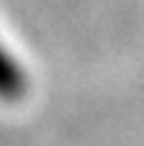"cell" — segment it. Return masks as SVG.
<instances>
[{"mask_svg":"<svg viewBox=\"0 0 144 146\" xmlns=\"http://www.w3.org/2000/svg\"><path fill=\"white\" fill-rule=\"evenodd\" d=\"M27 92V77L20 62L0 45V102H17Z\"/></svg>","mask_w":144,"mask_h":146,"instance_id":"6da1fadb","label":"cell"}]
</instances>
